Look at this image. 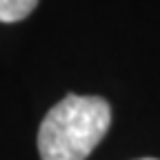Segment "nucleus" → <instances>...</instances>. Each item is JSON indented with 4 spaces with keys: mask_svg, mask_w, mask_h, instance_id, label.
Returning <instances> with one entry per match:
<instances>
[{
    "mask_svg": "<svg viewBox=\"0 0 160 160\" xmlns=\"http://www.w3.org/2000/svg\"><path fill=\"white\" fill-rule=\"evenodd\" d=\"M111 125L109 102L100 96L69 93L53 105L38 129L42 160H85Z\"/></svg>",
    "mask_w": 160,
    "mask_h": 160,
    "instance_id": "nucleus-1",
    "label": "nucleus"
},
{
    "mask_svg": "<svg viewBox=\"0 0 160 160\" xmlns=\"http://www.w3.org/2000/svg\"><path fill=\"white\" fill-rule=\"evenodd\" d=\"M38 5V0H0V22L25 20Z\"/></svg>",
    "mask_w": 160,
    "mask_h": 160,
    "instance_id": "nucleus-2",
    "label": "nucleus"
},
{
    "mask_svg": "<svg viewBox=\"0 0 160 160\" xmlns=\"http://www.w3.org/2000/svg\"><path fill=\"white\" fill-rule=\"evenodd\" d=\"M140 160H156V158H140Z\"/></svg>",
    "mask_w": 160,
    "mask_h": 160,
    "instance_id": "nucleus-3",
    "label": "nucleus"
}]
</instances>
